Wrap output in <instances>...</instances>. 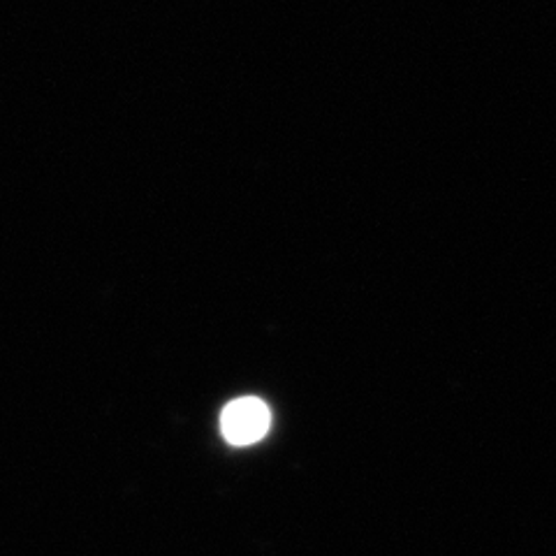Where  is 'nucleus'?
<instances>
[{"label": "nucleus", "mask_w": 556, "mask_h": 556, "mask_svg": "<svg viewBox=\"0 0 556 556\" xmlns=\"http://www.w3.org/2000/svg\"><path fill=\"white\" fill-rule=\"evenodd\" d=\"M269 408L255 396L237 399L220 415L223 437L232 445H251L260 441L269 429Z\"/></svg>", "instance_id": "obj_1"}]
</instances>
